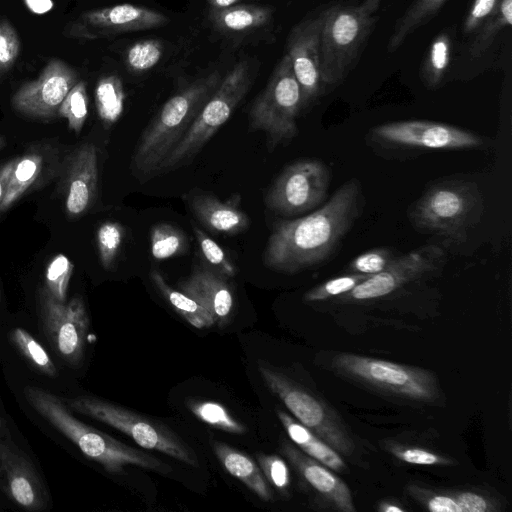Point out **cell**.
<instances>
[{
	"mask_svg": "<svg viewBox=\"0 0 512 512\" xmlns=\"http://www.w3.org/2000/svg\"><path fill=\"white\" fill-rule=\"evenodd\" d=\"M364 204L361 183L353 178L310 213L275 223L264 250L265 266L294 274L326 263L361 217Z\"/></svg>",
	"mask_w": 512,
	"mask_h": 512,
	"instance_id": "cell-1",
	"label": "cell"
},
{
	"mask_svg": "<svg viewBox=\"0 0 512 512\" xmlns=\"http://www.w3.org/2000/svg\"><path fill=\"white\" fill-rule=\"evenodd\" d=\"M24 395L30 406L88 458L110 474H121L126 466H137L160 473L171 468L159 458L126 445L74 416L64 400L47 390L28 386Z\"/></svg>",
	"mask_w": 512,
	"mask_h": 512,
	"instance_id": "cell-2",
	"label": "cell"
},
{
	"mask_svg": "<svg viewBox=\"0 0 512 512\" xmlns=\"http://www.w3.org/2000/svg\"><path fill=\"white\" fill-rule=\"evenodd\" d=\"M484 208L476 181L451 176L429 185L409 209L408 217L415 230L458 245L467 241Z\"/></svg>",
	"mask_w": 512,
	"mask_h": 512,
	"instance_id": "cell-3",
	"label": "cell"
},
{
	"mask_svg": "<svg viewBox=\"0 0 512 512\" xmlns=\"http://www.w3.org/2000/svg\"><path fill=\"white\" fill-rule=\"evenodd\" d=\"M221 76L215 71L170 97L144 129L132 155L131 168L138 177H149L189 130L212 96Z\"/></svg>",
	"mask_w": 512,
	"mask_h": 512,
	"instance_id": "cell-4",
	"label": "cell"
},
{
	"mask_svg": "<svg viewBox=\"0 0 512 512\" xmlns=\"http://www.w3.org/2000/svg\"><path fill=\"white\" fill-rule=\"evenodd\" d=\"M329 370L350 382L400 402L440 404L442 391L430 370L354 353H335Z\"/></svg>",
	"mask_w": 512,
	"mask_h": 512,
	"instance_id": "cell-5",
	"label": "cell"
},
{
	"mask_svg": "<svg viewBox=\"0 0 512 512\" xmlns=\"http://www.w3.org/2000/svg\"><path fill=\"white\" fill-rule=\"evenodd\" d=\"M382 0L325 9L320 34L322 80L328 88L340 84L352 70L377 21Z\"/></svg>",
	"mask_w": 512,
	"mask_h": 512,
	"instance_id": "cell-6",
	"label": "cell"
},
{
	"mask_svg": "<svg viewBox=\"0 0 512 512\" xmlns=\"http://www.w3.org/2000/svg\"><path fill=\"white\" fill-rule=\"evenodd\" d=\"M258 371L265 385L297 421L323 439L343 458L355 461L360 457L356 438L329 403L267 362L259 361Z\"/></svg>",
	"mask_w": 512,
	"mask_h": 512,
	"instance_id": "cell-7",
	"label": "cell"
},
{
	"mask_svg": "<svg viewBox=\"0 0 512 512\" xmlns=\"http://www.w3.org/2000/svg\"><path fill=\"white\" fill-rule=\"evenodd\" d=\"M446 263V253L439 245L420 246L400 254L386 270L368 277L332 302L373 304L424 292L432 289L430 284L441 276Z\"/></svg>",
	"mask_w": 512,
	"mask_h": 512,
	"instance_id": "cell-8",
	"label": "cell"
},
{
	"mask_svg": "<svg viewBox=\"0 0 512 512\" xmlns=\"http://www.w3.org/2000/svg\"><path fill=\"white\" fill-rule=\"evenodd\" d=\"M303 110L302 91L291 60L285 54L273 70L266 87L251 105L249 130L262 131L267 149L273 151L297 136V118Z\"/></svg>",
	"mask_w": 512,
	"mask_h": 512,
	"instance_id": "cell-9",
	"label": "cell"
},
{
	"mask_svg": "<svg viewBox=\"0 0 512 512\" xmlns=\"http://www.w3.org/2000/svg\"><path fill=\"white\" fill-rule=\"evenodd\" d=\"M254 79L250 63L233 66L205 103L184 137L160 164L156 174L166 173L192 160L230 118Z\"/></svg>",
	"mask_w": 512,
	"mask_h": 512,
	"instance_id": "cell-10",
	"label": "cell"
},
{
	"mask_svg": "<svg viewBox=\"0 0 512 512\" xmlns=\"http://www.w3.org/2000/svg\"><path fill=\"white\" fill-rule=\"evenodd\" d=\"M73 411L132 438L140 447L156 450L191 466H198L194 451L172 430L146 416L93 396L63 399Z\"/></svg>",
	"mask_w": 512,
	"mask_h": 512,
	"instance_id": "cell-11",
	"label": "cell"
},
{
	"mask_svg": "<svg viewBox=\"0 0 512 512\" xmlns=\"http://www.w3.org/2000/svg\"><path fill=\"white\" fill-rule=\"evenodd\" d=\"M366 140L378 152L394 153L469 150L485 145V139L473 131L427 120L383 123L372 127Z\"/></svg>",
	"mask_w": 512,
	"mask_h": 512,
	"instance_id": "cell-12",
	"label": "cell"
},
{
	"mask_svg": "<svg viewBox=\"0 0 512 512\" xmlns=\"http://www.w3.org/2000/svg\"><path fill=\"white\" fill-rule=\"evenodd\" d=\"M330 182L331 170L325 162L312 158L295 161L272 183L265 204L283 216L307 214L323 204Z\"/></svg>",
	"mask_w": 512,
	"mask_h": 512,
	"instance_id": "cell-13",
	"label": "cell"
},
{
	"mask_svg": "<svg viewBox=\"0 0 512 512\" xmlns=\"http://www.w3.org/2000/svg\"><path fill=\"white\" fill-rule=\"evenodd\" d=\"M38 314L42 330L53 350L63 361L78 366L85 353L89 317L79 296L59 302L41 288Z\"/></svg>",
	"mask_w": 512,
	"mask_h": 512,
	"instance_id": "cell-14",
	"label": "cell"
},
{
	"mask_svg": "<svg viewBox=\"0 0 512 512\" xmlns=\"http://www.w3.org/2000/svg\"><path fill=\"white\" fill-rule=\"evenodd\" d=\"M169 18L155 10L134 4H118L83 12L69 24L65 34L92 40L167 25Z\"/></svg>",
	"mask_w": 512,
	"mask_h": 512,
	"instance_id": "cell-15",
	"label": "cell"
},
{
	"mask_svg": "<svg viewBox=\"0 0 512 512\" xmlns=\"http://www.w3.org/2000/svg\"><path fill=\"white\" fill-rule=\"evenodd\" d=\"M325 9L296 24L287 38L289 56L300 85L304 109L315 103L327 91L320 65V34Z\"/></svg>",
	"mask_w": 512,
	"mask_h": 512,
	"instance_id": "cell-16",
	"label": "cell"
},
{
	"mask_svg": "<svg viewBox=\"0 0 512 512\" xmlns=\"http://www.w3.org/2000/svg\"><path fill=\"white\" fill-rule=\"evenodd\" d=\"M78 82L77 74L67 63L50 60L36 80L24 83L13 95V108L28 117L49 119L58 114L59 106Z\"/></svg>",
	"mask_w": 512,
	"mask_h": 512,
	"instance_id": "cell-17",
	"label": "cell"
},
{
	"mask_svg": "<svg viewBox=\"0 0 512 512\" xmlns=\"http://www.w3.org/2000/svg\"><path fill=\"white\" fill-rule=\"evenodd\" d=\"M280 451L322 510L355 512L348 485L333 470L301 451L292 441L282 440Z\"/></svg>",
	"mask_w": 512,
	"mask_h": 512,
	"instance_id": "cell-18",
	"label": "cell"
},
{
	"mask_svg": "<svg viewBox=\"0 0 512 512\" xmlns=\"http://www.w3.org/2000/svg\"><path fill=\"white\" fill-rule=\"evenodd\" d=\"M0 487L15 504L28 511L47 508V490L30 460L7 440L0 443Z\"/></svg>",
	"mask_w": 512,
	"mask_h": 512,
	"instance_id": "cell-19",
	"label": "cell"
},
{
	"mask_svg": "<svg viewBox=\"0 0 512 512\" xmlns=\"http://www.w3.org/2000/svg\"><path fill=\"white\" fill-rule=\"evenodd\" d=\"M179 290L203 306L215 324L223 328L230 320L234 296L226 276L215 269L197 265L186 279L178 283Z\"/></svg>",
	"mask_w": 512,
	"mask_h": 512,
	"instance_id": "cell-20",
	"label": "cell"
},
{
	"mask_svg": "<svg viewBox=\"0 0 512 512\" xmlns=\"http://www.w3.org/2000/svg\"><path fill=\"white\" fill-rule=\"evenodd\" d=\"M65 207L67 214L78 217L94 203L98 187L97 150L92 143L78 147L68 160Z\"/></svg>",
	"mask_w": 512,
	"mask_h": 512,
	"instance_id": "cell-21",
	"label": "cell"
},
{
	"mask_svg": "<svg viewBox=\"0 0 512 512\" xmlns=\"http://www.w3.org/2000/svg\"><path fill=\"white\" fill-rule=\"evenodd\" d=\"M239 197L221 201L216 196L194 195L190 207L196 218L209 230L225 235H237L249 226L247 214L239 207Z\"/></svg>",
	"mask_w": 512,
	"mask_h": 512,
	"instance_id": "cell-22",
	"label": "cell"
},
{
	"mask_svg": "<svg viewBox=\"0 0 512 512\" xmlns=\"http://www.w3.org/2000/svg\"><path fill=\"white\" fill-rule=\"evenodd\" d=\"M277 416L290 440L301 451L337 474L349 472L344 458L323 439L286 412L278 409Z\"/></svg>",
	"mask_w": 512,
	"mask_h": 512,
	"instance_id": "cell-23",
	"label": "cell"
},
{
	"mask_svg": "<svg viewBox=\"0 0 512 512\" xmlns=\"http://www.w3.org/2000/svg\"><path fill=\"white\" fill-rule=\"evenodd\" d=\"M213 451L224 469L245 484L263 501H271L270 484L260 466L247 454L219 441L212 444Z\"/></svg>",
	"mask_w": 512,
	"mask_h": 512,
	"instance_id": "cell-24",
	"label": "cell"
},
{
	"mask_svg": "<svg viewBox=\"0 0 512 512\" xmlns=\"http://www.w3.org/2000/svg\"><path fill=\"white\" fill-rule=\"evenodd\" d=\"M272 14L269 6L244 4L210 10V19L219 31L243 33L267 25Z\"/></svg>",
	"mask_w": 512,
	"mask_h": 512,
	"instance_id": "cell-25",
	"label": "cell"
},
{
	"mask_svg": "<svg viewBox=\"0 0 512 512\" xmlns=\"http://www.w3.org/2000/svg\"><path fill=\"white\" fill-rule=\"evenodd\" d=\"M150 278L171 307L192 326L207 329L215 324L213 317L203 306L182 291L172 288L158 270L152 269Z\"/></svg>",
	"mask_w": 512,
	"mask_h": 512,
	"instance_id": "cell-26",
	"label": "cell"
},
{
	"mask_svg": "<svg viewBox=\"0 0 512 512\" xmlns=\"http://www.w3.org/2000/svg\"><path fill=\"white\" fill-rule=\"evenodd\" d=\"M447 1L415 0L396 21L388 40V52L396 51L408 36L430 21Z\"/></svg>",
	"mask_w": 512,
	"mask_h": 512,
	"instance_id": "cell-27",
	"label": "cell"
},
{
	"mask_svg": "<svg viewBox=\"0 0 512 512\" xmlns=\"http://www.w3.org/2000/svg\"><path fill=\"white\" fill-rule=\"evenodd\" d=\"M452 38L442 31L432 40L421 67V79L429 89L439 87L448 72L452 58Z\"/></svg>",
	"mask_w": 512,
	"mask_h": 512,
	"instance_id": "cell-28",
	"label": "cell"
},
{
	"mask_svg": "<svg viewBox=\"0 0 512 512\" xmlns=\"http://www.w3.org/2000/svg\"><path fill=\"white\" fill-rule=\"evenodd\" d=\"M43 167L42 155L30 152L17 157L16 165L10 176L6 193L0 204V213L9 209L18 201L40 175Z\"/></svg>",
	"mask_w": 512,
	"mask_h": 512,
	"instance_id": "cell-29",
	"label": "cell"
},
{
	"mask_svg": "<svg viewBox=\"0 0 512 512\" xmlns=\"http://www.w3.org/2000/svg\"><path fill=\"white\" fill-rule=\"evenodd\" d=\"M125 92L117 75L102 77L95 88V102L99 118L106 126L118 121L124 109Z\"/></svg>",
	"mask_w": 512,
	"mask_h": 512,
	"instance_id": "cell-30",
	"label": "cell"
},
{
	"mask_svg": "<svg viewBox=\"0 0 512 512\" xmlns=\"http://www.w3.org/2000/svg\"><path fill=\"white\" fill-rule=\"evenodd\" d=\"M512 0H500L494 11L473 33L469 51L473 57H480L495 41L496 37L511 25Z\"/></svg>",
	"mask_w": 512,
	"mask_h": 512,
	"instance_id": "cell-31",
	"label": "cell"
},
{
	"mask_svg": "<svg viewBox=\"0 0 512 512\" xmlns=\"http://www.w3.org/2000/svg\"><path fill=\"white\" fill-rule=\"evenodd\" d=\"M151 254L157 260H166L184 254L189 248V240L178 227L156 224L151 229Z\"/></svg>",
	"mask_w": 512,
	"mask_h": 512,
	"instance_id": "cell-32",
	"label": "cell"
},
{
	"mask_svg": "<svg viewBox=\"0 0 512 512\" xmlns=\"http://www.w3.org/2000/svg\"><path fill=\"white\" fill-rule=\"evenodd\" d=\"M10 340L34 369L49 377L57 376L58 371L50 355L28 331L14 328L10 332Z\"/></svg>",
	"mask_w": 512,
	"mask_h": 512,
	"instance_id": "cell-33",
	"label": "cell"
},
{
	"mask_svg": "<svg viewBox=\"0 0 512 512\" xmlns=\"http://www.w3.org/2000/svg\"><path fill=\"white\" fill-rule=\"evenodd\" d=\"M190 411L202 422L233 434H244L246 427L236 420L220 403L214 401L188 402Z\"/></svg>",
	"mask_w": 512,
	"mask_h": 512,
	"instance_id": "cell-34",
	"label": "cell"
},
{
	"mask_svg": "<svg viewBox=\"0 0 512 512\" xmlns=\"http://www.w3.org/2000/svg\"><path fill=\"white\" fill-rule=\"evenodd\" d=\"M400 253L389 247H377L367 250L353 258L345 267V273L366 276L376 275L386 270Z\"/></svg>",
	"mask_w": 512,
	"mask_h": 512,
	"instance_id": "cell-35",
	"label": "cell"
},
{
	"mask_svg": "<svg viewBox=\"0 0 512 512\" xmlns=\"http://www.w3.org/2000/svg\"><path fill=\"white\" fill-rule=\"evenodd\" d=\"M58 115L68 121L70 130L79 134L88 115L86 83L78 81L68 92L58 109Z\"/></svg>",
	"mask_w": 512,
	"mask_h": 512,
	"instance_id": "cell-36",
	"label": "cell"
},
{
	"mask_svg": "<svg viewBox=\"0 0 512 512\" xmlns=\"http://www.w3.org/2000/svg\"><path fill=\"white\" fill-rule=\"evenodd\" d=\"M368 277L370 276L345 273L311 288L304 294L303 299L310 303L334 301Z\"/></svg>",
	"mask_w": 512,
	"mask_h": 512,
	"instance_id": "cell-37",
	"label": "cell"
},
{
	"mask_svg": "<svg viewBox=\"0 0 512 512\" xmlns=\"http://www.w3.org/2000/svg\"><path fill=\"white\" fill-rule=\"evenodd\" d=\"M124 237L125 228L118 222L106 221L99 226L96 241L104 269L111 270L114 267Z\"/></svg>",
	"mask_w": 512,
	"mask_h": 512,
	"instance_id": "cell-38",
	"label": "cell"
},
{
	"mask_svg": "<svg viewBox=\"0 0 512 512\" xmlns=\"http://www.w3.org/2000/svg\"><path fill=\"white\" fill-rule=\"evenodd\" d=\"M385 449L397 460L422 466H453L455 460L419 446L389 442Z\"/></svg>",
	"mask_w": 512,
	"mask_h": 512,
	"instance_id": "cell-39",
	"label": "cell"
},
{
	"mask_svg": "<svg viewBox=\"0 0 512 512\" xmlns=\"http://www.w3.org/2000/svg\"><path fill=\"white\" fill-rule=\"evenodd\" d=\"M410 497L431 512H459L454 490H442L410 484L406 488Z\"/></svg>",
	"mask_w": 512,
	"mask_h": 512,
	"instance_id": "cell-40",
	"label": "cell"
},
{
	"mask_svg": "<svg viewBox=\"0 0 512 512\" xmlns=\"http://www.w3.org/2000/svg\"><path fill=\"white\" fill-rule=\"evenodd\" d=\"M73 273V264L70 259L57 254L49 262L45 273V288L48 293L59 302H66L67 290Z\"/></svg>",
	"mask_w": 512,
	"mask_h": 512,
	"instance_id": "cell-41",
	"label": "cell"
},
{
	"mask_svg": "<svg viewBox=\"0 0 512 512\" xmlns=\"http://www.w3.org/2000/svg\"><path fill=\"white\" fill-rule=\"evenodd\" d=\"M162 54L163 46L159 40L145 39L128 48L126 64L131 71L144 72L157 65Z\"/></svg>",
	"mask_w": 512,
	"mask_h": 512,
	"instance_id": "cell-42",
	"label": "cell"
},
{
	"mask_svg": "<svg viewBox=\"0 0 512 512\" xmlns=\"http://www.w3.org/2000/svg\"><path fill=\"white\" fill-rule=\"evenodd\" d=\"M459 512H495L502 509L500 501L481 489L454 490Z\"/></svg>",
	"mask_w": 512,
	"mask_h": 512,
	"instance_id": "cell-43",
	"label": "cell"
},
{
	"mask_svg": "<svg viewBox=\"0 0 512 512\" xmlns=\"http://www.w3.org/2000/svg\"><path fill=\"white\" fill-rule=\"evenodd\" d=\"M193 231L202 254L214 267L213 269L226 277H233L236 274V268L224 250L200 228L194 226Z\"/></svg>",
	"mask_w": 512,
	"mask_h": 512,
	"instance_id": "cell-44",
	"label": "cell"
},
{
	"mask_svg": "<svg viewBox=\"0 0 512 512\" xmlns=\"http://www.w3.org/2000/svg\"><path fill=\"white\" fill-rule=\"evenodd\" d=\"M19 52L20 39L17 31L8 20H0V77L12 68Z\"/></svg>",
	"mask_w": 512,
	"mask_h": 512,
	"instance_id": "cell-45",
	"label": "cell"
},
{
	"mask_svg": "<svg viewBox=\"0 0 512 512\" xmlns=\"http://www.w3.org/2000/svg\"><path fill=\"white\" fill-rule=\"evenodd\" d=\"M260 468L269 482L281 492H286L290 486V472L286 462L275 454H258Z\"/></svg>",
	"mask_w": 512,
	"mask_h": 512,
	"instance_id": "cell-46",
	"label": "cell"
},
{
	"mask_svg": "<svg viewBox=\"0 0 512 512\" xmlns=\"http://www.w3.org/2000/svg\"><path fill=\"white\" fill-rule=\"evenodd\" d=\"M500 0H474L463 22L464 35L473 34L494 11Z\"/></svg>",
	"mask_w": 512,
	"mask_h": 512,
	"instance_id": "cell-47",
	"label": "cell"
},
{
	"mask_svg": "<svg viewBox=\"0 0 512 512\" xmlns=\"http://www.w3.org/2000/svg\"><path fill=\"white\" fill-rule=\"evenodd\" d=\"M16 161L17 158H14L0 168V204L6 193L8 182L16 165Z\"/></svg>",
	"mask_w": 512,
	"mask_h": 512,
	"instance_id": "cell-48",
	"label": "cell"
},
{
	"mask_svg": "<svg viewBox=\"0 0 512 512\" xmlns=\"http://www.w3.org/2000/svg\"><path fill=\"white\" fill-rule=\"evenodd\" d=\"M29 9L35 13H45L52 8L51 0H25Z\"/></svg>",
	"mask_w": 512,
	"mask_h": 512,
	"instance_id": "cell-49",
	"label": "cell"
},
{
	"mask_svg": "<svg viewBox=\"0 0 512 512\" xmlns=\"http://www.w3.org/2000/svg\"><path fill=\"white\" fill-rule=\"evenodd\" d=\"M378 511L380 512H404L406 508L401 503L392 500H383L378 505Z\"/></svg>",
	"mask_w": 512,
	"mask_h": 512,
	"instance_id": "cell-50",
	"label": "cell"
},
{
	"mask_svg": "<svg viewBox=\"0 0 512 512\" xmlns=\"http://www.w3.org/2000/svg\"><path fill=\"white\" fill-rule=\"evenodd\" d=\"M240 0H207L210 10L223 9L235 5Z\"/></svg>",
	"mask_w": 512,
	"mask_h": 512,
	"instance_id": "cell-51",
	"label": "cell"
},
{
	"mask_svg": "<svg viewBox=\"0 0 512 512\" xmlns=\"http://www.w3.org/2000/svg\"><path fill=\"white\" fill-rule=\"evenodd\" d=\"M6 146V139L3 136H0V150Z\"/></svg>",
	"mask_w": 512,
	"mask_h": 512,
	"instance_id": "cell-52",
	"label": "cell"
},
{
	"mask_svg": "<svg viewBox=\"0 0 512 512\" xmlns=\"http://www.w3.org/2000/svg\"><path fill=\"white\" fill-rule=\"evenodd\" d=\"M2 430H3V426L1 424V419H0V443L4 440V438L2 436Z\"/></svg>",
	"mask_w": 512,
	"mask_h": 512,
	"instance_id": "cell-53",
	"label": "cell"
}]
</instances>
